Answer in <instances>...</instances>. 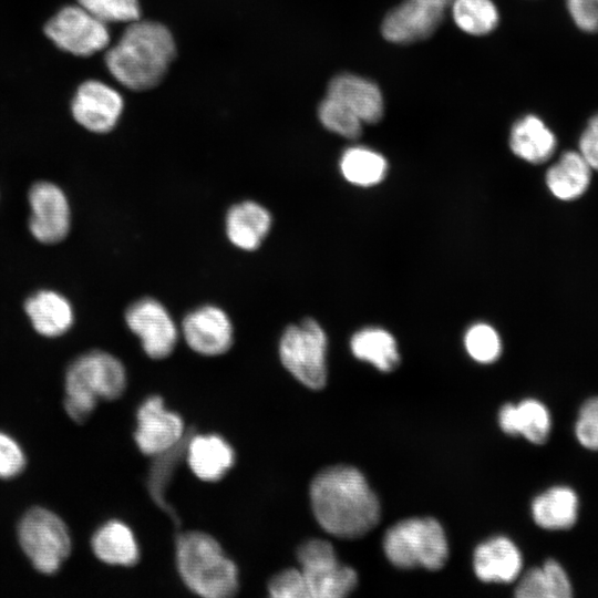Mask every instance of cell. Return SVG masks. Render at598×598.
I'll list each match as a JSON object with an SVG mask.
<instances>
[{
  "instance_id": "33",
  "label": "cell",
  "mask_w": 598,
  "mask_h": 598,
  "mask_svg": "<svg viewBox=\"0 0 598 598\" xmlns=\"http://www.w3.org/2000/svg\"><path fill=\"white\" fill-rule=\"evenodd\" d=\"M78 3L106 24L140 20L138 0H78Z\"/></svg>"
},
{
  "instance_id": "3",
  "label": "cell",
  "mask_w": 598,
  "mask_h": 598,
  "mask_svg": "<svg viewBox=\"0 0 598 598\" xmlns=\"http://www.w3.org/2000/svg\"><path fill=\"white\" fill-rule=\"evenodd\" d=\"M175 557L182 581L194 594L204 598H228L237 594L238 568L212 535L200 530L179 533Z\"/></svg>"
},
{
  "instance_id": "24",
  "label": "cell",
  "mask_w": 598,
  "mask_h": 598,
  "mask_svg": "<svg viewBox=\"0 0 598 598\" xmlns=\"http://www.w3.org/2000/svg\"><path fill=\"white\" fill-rule=\"evenodd\" d=\"M591 167L578 151L564 152L546 173V185L560 200H574L587 190Z\"/></svg>"
},
{
  "instance_id": "12",
  "label": "cell",
  "mask_w": 598,
  "mask_h": 598,
  "mask_svg": "<svg viewBox=\"0 0 598 598\" xmlns=\"http://www.w3.org/2000/svg\"><path fill=\"white\" fill-rule=\"evenodd\" d=\"M452 0H404L383 19L385 40L409 44L425 40L439 28Z\"/></svg>"
},
{
  "instance_id": "25",
  "label": "cell",
  "mask_w": 598,
  "mask_h": 598,
  "mask_svg": "<svg viewBox=\"0 0 598 598\" xmlns=\"http://www.w3.org/2000/svg\"><path fill=\"white\" fill-rule=\"evenodd\" d=\"M532 515L535 523L545 529L571 528L578 515V497L568 486H554L534 498Z\"/></svg>"
},
{
  "instance_id": "21",
  "label": "cell",
  "mask_w": 598,
  "mask_h": 598,
  "mask_svg": "<svg viewBox=\"0 0 598 598\" xmlns=\"http://www.w3.org/2000/svg\"><path fill=\"white\" fill-rule=\"evenodd\" d=\"M509 147L519 158L532 164H542L555 153L557 137L543 118L527 114L512 126Z\"/></svg>"
},
{
  "instance_id": "16",
  "label": "cell",
  "mask_w": 598,
  "mask_h": 598,
  "mask_svg": "<svg viewBox=\"0 0 598 598\" xmlns=\"http://www.w3.org/2000/svg\"><path fill=\"white\" fill-rule=\"evenodd\" d=\"M185 460L193 474L204 482L220 481L234 466L236 454L233 446L215 433L189 434Z\"/></svg>"
},
{
  "instance_id": "10",
  "label": "cell",
  "mask_w": 598,
  "mask_h": 598,
  "mask_svg": "<svg viewBox=\"0 0 598 598\" xmlns=\"http://www.w3.org/2000/svg\"><path fill=\"white\" fill-rule=\"evenodd\" d=\"M124 319L148 358L162 360L175 350L181 331L167 308L157 299L144 297L135 300L126 308Z\"/></svg>"
},
{
  "instance_id": "27",
  "label": "cell",
  "mask_w": 598,
  "mask_h": 598,
  "mask_svg": "<svg viewBox=\"0 0 598 598\" xmlns=\"http://www.w3.org/2000/svg\"><path fill=\"white\" fill-rule=\"evenodd\" d=\"M352 354L373 364L382 372H391L400 364V354L393 336L381 328H364L350 340Z\"/></svg>"
},
{
  "instance_id": "30",
  "label": "cell",
  "mask_w": 598,
  "mask_h": 598,
  "mask_svg": "<svg viewBox=\"0 0 598 598\" xmlns=\"http://www.w3.org/2000/svg\"><path fill=\"white\" fill-rule=\"evenodd\" d=\"M456 25L472 35L492 32L498 23V11L492 0H452Z\"/></svg>"
},
{
  "instance_id": "36",
  "label": "cell",
  "mask_w": 598,
  "mask_h": 598,
  "mask_svg": "<svg viewBox=\"0 0 598 598\" xmlns=\"http://www.w3.org/2000/svg\"><path fill=\"white\" fill-rule=\"evenodd\" d=\"M25 466L22 448L8 434L0 432V478H12L19 475Z\"/></svg>"
},
{
  "instance_id": "15",
  "label": "cell",
  "mask_w": 598,
  "mask_h": 598,
  "mask_svg": "<svg viewBox=\"0 0 598 598\" xmlns=\"http://www.w3.org/2000/svg\"><path fill=\"white\" fill-rule=\"evenodd\" d=\"M124 100L114 87L97 80L80 84L71 104L74 120L87 131L104 134L117 124Z\"/></svg>"
},
{
  "instance_id": "37",
  "label": "cell",
  "mask_w": 598,
  "mask_h": 598,
  "mask_svg": "<svg viewBox=\"0 0 598 598\" xmlns=\"http://www.w3.org/2000/svg\"><path fill=\"white\" fill-rule=\"evenodd\" d=\"M574 24L582 32H598V0H566Z\"/></svg>"
},
{
  "instance_id": "4",
  "label": "cell",
  "mask_w": 598,
  "mask_h": 598,
  "mask_svg": "<svg viewBox=\"0 0 598 598\" xmlns=\"http://www.w3.org/2000/svg\"><path fill=\"white\" fill-rule=\"evenodd\" d=\"M126 379L124 364L110 352L91 350L79 355L65 373V411L75 422H84L99 400L123 394Z\"/></svg>"
},
{
  "instance_id": "17",
  "label": "cell",
  "mask_w": 598,
  "mask_h": 598,
  "mask_svg": "<svg viewBox=\"0 0 598 598\" xmlns=\"http://www.w3.org/2000/svg\"><path fill=\"white\" fill-rule=\"evenodd\" d=\"M272 226L270 212L255 200L231 205L225 216V233L230 244L245 251L257 250Z\"/></svg>"
},
{
  "instance_id": "32",
  "label": "cell",
  "mask_w": 598,
  "mask_h": 598,
  "mask_svg": "<svg viewBox=\"0 0 598 598\" xmlns=\"http://www.w3.org/2000/svg\"><path fill=\"white\" fill-rule=\"evenodd\" d=\"M467 353L480 363H491L498 359L502 343L498 333L488 324L472 326L464 338Z\"/></svg>"
},
{
  "instance_id": "20",
  "label": "cell",
  "mask_w": 598,
  "mask_h": 598,
  "mask_svg": "<svg viewBox=\"0 0 598 598\" xmlns=\"http://www.w3.org/2000/svg\"><path fill=\"white\" fill-rule=\"evenodd\" d=\"M24 310L33 329L47 338L64 334L74 322L72 303L62 293L51 289H42L29 296Z\"/></svg>"
},
{
  "instance_id": "11",
  "label": "cell",
  "mask_w": 598,
  "mask_h": 598,
  "mask_svg": "<svg viewBox=\"0 0 598 598\" xmlns=\"http://www.w3.org/2000/svg\"><path fill=\"white\" fill-rule=\"evenodd\" d=\"M182 416L165 408L161 395L147 396L137 408L134 441L147 456H155L177 445L188 433Z\"/></svg>"
},
{
  "instance_id": "19",
  "label": "cell",
  "mask_w": 598,
  "mask_h": 598,
  "mask_svg": "<svg viewBox=\"0 0 598 598\" xmlns=\"http://www.w3.org/2000/svg\"><path fill=\"white\" fill-rule=\"evenodd\" d=\"M327 95L346 105L362 123L373 124L382 118V93L368 79L351 73L339 74L330 81Z\"/></svg>"
},
{
  "instance_id": "18",
  "label": "cell",
  "mask_w": 598,
  "mask_h": 598,
  "mask_svg": "<svg viewBox=\"0 0 598 598\" xmlns=\"http://www.w3.org/2000/svg\"><path fill=\"white\" fill-rule=\"evenodd\" d=\"M522 567L519 549L505 536L492 537L474 550V573L484 582H512L519 576Z\"/></svg>"
},
{
  "instance_id": "1",
  "label": "cell",
  "mask_w": 598,
  "mask_h": 598,
  "mask_svg": "<svg viewBox=\"0 0 598 598\" xmlns=\"http://www.w3.org/2000/svg\"><path fill=\"white\" fill-rule=\"evenodd\" d=\"M309 496L317 523L332 536L358 538L380 520L379 498L353 466L339 464L322 468L310 483Z\"/></svg>"
},
{
  "instance_id": "31",
  "label": "cell",
  "mask_w": 598,
  "mask_h": 598,
  "mask_svg": "<svg viewBox=\"0 0 598 598\" xmlns=\"http://www.w3.org/2000/svg\"><path fill=\"white\" fill-rule=\"evenodd\" d=\"M321 124L330 132L354 140L362 133V121L338 100L326 95L318 107Z\"/></svg>"
},
{
  "instance_id": "34",
  "label": "cell",
  "mask_w": 598,
  "mask_h": 598,
  "mask_svg": "<svg viewBox=\"0 0 598 598\" xmlns=\"http://www.w3.org/2000/svg\"><path fill=\"white\" fill-rule=\"evenodd\" d=\"M272 598H310L309 589L300 568H286L275 574L267 585Z\"/></svg>"
},
{
  "instance_id": "13",
  "label": "cell",
  "mask_w": 598,
  "mask_h": 598,
  "mask_svg": "<svg viewBox=\"0 0 598 598\" xmlns=\"http://www.w3.org/2000/svg\"><path fill=\"white\" fill-rule=\"evenodd\" d=\"M29 230L39 243L58 244L71 228V208L63 189L48 181L34 183L28 194Z\"/></svg>"
},
{
  "instance_id": "5",
  "label": "cell",
  "mask_w": 598,
  "mask_h": 598,
  "mask_svg": "<svg viewBox=\"0 0 598 598\" xmlns=\"http://www.w3.org/2000/svg\"><path fill=\"white\" fill-rule=\"evenodd\" d=\"M383 550L398 568L441 569L448 557V544L442 525L433 517H412L389 527Z\"/></svg>"
},
{
  "instance_id": "6",
  "label": "cell",
  "mask_w": 598,
  "mask_h": 598,
  "mask_svg": "<svg viewBox=\"0 0 598 598\" xmlns=\"http://www.w3.org/2000/svg\"><path fill=\"white\" fill-rule=\"evenodd\" d=\"M327 349L326 332L312 318L288 326L278 343L283 368L311 390H321L327 383Z\"/></svg>"
},
{
  "instance_id": "23",
  "label": "cell",
  "mask_w": 598,
  "mask_h": 598,
  "mask_svg": "<svg viewBox=\"0 0 598 598\" xmlns=\"http://www.w3.org/2000/svg\"><path fill=\"white\" fill-rule=\"evenodd\" d=\"M91 546L94 555L103 563L131 567L140 560V546L128 525L111 519L93 534Z\"/></svg>"
},
{
  "instance_id": "7",
  "label": "cell",
  "mask_w": 598,
  "mask_h": 598,
  "mask_svg": "<svg viewBox=\"0 0 598 598\" xmlns=\"http://www.w3.org/2000/svg\"><path fill=\"white\" fill-rule=\"evenodd\" d=\"M19 542L33 567L54 574L71 551V538L64 522L54 513L33 507L20 520Z\"/></svg>"
},
{
  "instance_id": "22",
  "label": "cell",
  "mask_w": 598,
  "mask_h": 598,
  "mask_svg": "<svg viewBox=\"0 0 598 598\" xmlns=\"http://www.w3.org/2000/svg\"><path fill=\"white\" fill-rule=\"evenodd\" d=\"M498 424L508 435H523L534 444H544L550 432V414L539 401L526 399L517 405L504 404L498 412Z\"/></svg>"
},
{
  "instance_id": "35",
  "label": "cell",
  "mask_w": 598,
  "mask_h": 598,
  "mask_svg": "<svg viewBox=\"0 0 598 598\" xmlns=\"http://www.w3.org/2000/svg\"><path fill=\"white\" fill-rule=\"evenodd\" d=\"M575 434L584 447L598 451V396L586 400L580 406Z\"/></svg>"
},
{
  "instance_id": "29",
  "label": "cell",
  "mask_w": 598,
  "mask_h": 598,
  "mask_svg": "<svg viewBox=\"0 0 598 598\" xmlns=\"http://www.w3.org/2000/svg\"><path fill=\"white\" fill-rule=\"evenodd\" d=\"M340 169L349 183L368 187L384 178L388 163L380 153L367 147L354 146L343 152Z\"/></svg>"
},
{
  "instance_id": "28",
  "label": "cell",
  "mask_w": 598,
  "mask_h": 598,
  "mask_svg": "<svg viewBox=\"0 0 598 598\" xmlns=\"http://www.w3.org/2000/svg\"><path fill=\"white\" fill-rule=\"evenodd\" d=\"M192 429L187 435L174 447L168 451L153 456L147 475V491L153 502L173 520L175 525H179V517L166 498V492L176 468L185 458L186 443Z\"/></svg>"
},
{
  "instance_id": "38",
  "label": "cell",
  "mask_w": 598,
  "mask_h": 598,
  "mask_svg": "<svg viewBox=\"0 0 598 598\" xmlns=\"http://www.w3.org/2000/svg\"><path fill=\"white\" fill-rule=\"evenodd\" d=\"M578 152L592 169L598 171V112L586 123L578 141Z\"/></svg>"
},
{
  "instance_id": "9",
  "label": "cell",
  "mask_w": 598,
  "mask_h": 598,
  "mask_svg": "<svg viewBox=\"0 0 598 598\" xmlns=\"http://www.w3.org/2000/svg\"><path fill=\"white\" fill-rule=\"evenodd\" d=\"M44 32L59 49L78 56L92 55L110 43L107 24L79 3L61 8Z\"/></svg>"
},
{
  "instance_id": "14",
  "label": "cell",
  "mask_w": 598,
  "mask_h": 598,
  "mask_svg": "<svg viewBox=\"0 0 598 598\" xmlns=\"http://www.w3.org/2000/svg\"><path fill=\"white\" fill-rule=\"evenodd\" d=\"M181 334L194 352L217 357L234 343V327L228 313L216 305H203L185 315Z\"/></svg>"
},
{
  "instance_id": "8",
  "label": "cell",
  "mask_w": 598,
  "mask_h": 598,
  "mask_svg": "<svg viewBox=\"0 0 598 598\" xmlns=\"http://www.w3.org/2000/svg\"><path fill=\"white\" fill-rule=\"evenodd\" d=\"M297 559L310 598H342L358 584L357 571L340 563L331 543L311 538L299 545Z\"/></svg>"
},
{
  "instance_id": "2",
  "label": "cell",
  "mask_w": 598,
  "mask_h": 598,
  "mask_svg": "<svg viewBox=\"0 0 598 598\" xmlns=\"http://www.w3.org/2000/svg\"><path fill=\"white\" fill-rule=\"evenodd\" d=\"M175 53L174 38L164 24L136 20L106 52L105 63L118 83L144 91L162 81Z\"/></svg>"
},
{
  "instance_id": "26",
  "label": "cell",
  "mask_w": 598,
  "mask_h": 598,
  "mask_svg": "<svg viewBox=\"0 0 598 598\" xmlns=\"http://www.w3.org/2000/svg\"><path fill=\"white\" fill-rule=\"evenodd\" d=\"M515 596L518 598H569L573 587L559 563L547 559L542 567L528 569L519 579Z\"/></svg>"
}]
</instances>
